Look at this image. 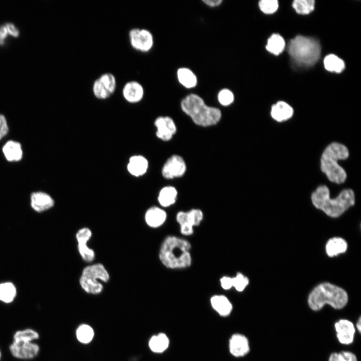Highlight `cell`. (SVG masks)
Returning a JSON list of instances; mask_svg holds the SVG:
<instances>
[{
  "instance_id": "6da1fadb",
  "label": "cell",
  "mask_w": 361,
  "mask_h": 361,
  "mask_svg": "<svg viewBox=\"0 0 361 361\" xmlns=\"http://www.w3.org/2000/svg\"><path fill=\"white\" fill-rule=\"evenodd\" d=\"M311 200L314 206L327 216L337 218L354 205L355 194L351 189H344L336 197L331 199L328 187L321 185L312 193Z\"/></svg>"
},
{
  "instance_id": "7a4b0ae2",
  "label": "cell",
  "mask_w": 361,
  "mask_h": 361,
  "mask_svg": "<svg viewBox=\"0 0 361 361\" xmlns=\"http://www.w3.org/2000/svg\"><path fill=\"white\" fill-rule=\"evenodd\" d=\"M191 248V245L187 240L175 236H168L161 245L159 258L167 268H187L192 264Z\"/></svg>"
},
{
  "instance_id": "3957f363",
  "label": "cell",
  "mask_w": 361,
  "mask_h": 361,
  "mask_svg": "<svg viewBox=\"0 0 361 361\" xmlns=\"http://www.w3.org/2000/svg\"><path fill=\"white\" fill-rule=\"evenodd\" d=\"M348 296L343 288L329 282L321 283L309 293L307 302L309 307L313 311L321 310L326 304L335 309H341L348 302Z\"/></svg>"
},
{
  "instance_id": "277c9868",
  "label": "cell",
  "mask_w": 361,
  "mask_h": 361,
  "mask_svg": "<svg viewBox=\"0 0 361 361\" xmlns=\"http://www.w3.org/2000/svg\"><path fill=\"white\" fill-rule=\"evenodd\" d=\"M349 156L347 148L343 144L333 142L327 146L320 158V169L332 183H343L347 177L345 170L339 165L338 161Z\"/></svg>"
},
{
  "instance_id": "5b68a950",
  "label": "cell",
  "mask_w": 361,
  "mask_h": 361,
  "mask_svg": "<svg viewBox=\"0 0 361 361\" xmlns=\"http://www.w3.org/2000/svg\"><path fill=\"white\" fill-rule=\"evenodd\" d=\"M182 110L189 116L197 125L208 127L217 124L222 117L220 110L207 106L203 99L195 94H191L183 99L180 104Z\"/></svg>"
},
{
  "instance_id": "8992f818",
  "label": "cell",
  "mask_w": 361,
  "mask_h": 361,
  "mask_svg": "<svg viewBox=\"0 0 361 361\" xmlns=\"http://www.w3.org/2000/svg\"><path fill=\"white\" fill-rule=\"evenodd\" d=\"M288 52L297 64L310 67L318 61L321 54V47L317 40L298 35L290 41Z\"/></svg>"
},
{
  "instance_id": "52a82bcc",
  "label": "cell",
  "mask_w": 361,
  "mask_h": 361,
  "mask_svg": "<svg viewBox=\"0 0 361 361\" xmlns=\"http://www.w3.org/2000/svg\"><path fill=\"white\" fill-rule=\"evenodd\" d=\"M109 278V274L103 265L97 263L83 269L79 282L82 289L87 293L98 294L103 289L102 284L98 280L107 282Z\"/></svg>"
},
{
  "instance_id": "ba28073f",
  "label": "cell",
  "mask_w": 361,
  "mask_h": 361,
  "mask_svg": "<svg viewBox=\"0 0 361 361\" xmlns=\"http://www.w3.org/2000/svg\"><path fill=\"white\" fill-rule=\"evenodd\" d=\"M116 87L117 80L115 75L110 72H106L94 80L92 92L97 99L105 100L115 92Z\"/></svg>"
},
{
  "instance_id": "9c48e42d",
  "label": "cell",
  "mask_w": 361,
  "mask_h": 361,
  "mask_svg": "<svg viewBox=\"0 0 361 361\" xmlns=\"http://www.w3.org/2000/svg\"><path fill=\"white\" fill-rule=\"evenodd\" d=\"M128 39L131 47L140 52H147L152 48L153 37L147 29L134 28L128 32Z\"/></svg>"
},
{
  "instance_id": "30bf717a",
  "label": "cell",
  "mask_w": 361,
  "mask_h": 361,
  "mask_svg": "<svg viewBox=\"0 0 361 361\" xmlns=\"http://www.w3.org/2000/svg\"><path fill=\"white\" fill-rule=\"evenodd\" d=\"M203 213L200 209H194L188 212L180 211L176 217L180 226L181 233L190 236L194 233V227L199 226L203 219Z\"/></svg>"
},
{
  "instance_id": "8fae6325",
  "label": "cell",
  "mask_w": 361,
  "mask_h": 361,
  "mask_svg": "<svg viewBox=\"0 0 361 361\" xmlns=\"http://www.w3.org/2000/svg\"><path fill=\"white\" fill-rule=\"evenodd\" d=\"M9 348L13 357L22 360L33 359L38 355L40 351L39 345L35 342H12Z\"/></svg>"
},
{
  "instance_id": "7c38bea8",
  "label": "cell",
  "mask_w": 361,
  "mask_h": 361,
  "mask_svg": "<svg viewBox=\"0 0 361 361\" xmlns=\"http://www.w3.org/2000/svg\"><path fill=\"white\" fill-rule=\"evenodd\" d=\"M187 169L186 162L178 155H171L165 161L162 168L161 173L166 179H172L182 176Z\"/></svg>"
},
{
  "instance_id": "4fadbf2b",
  "label": "cell",
  "mask_w": 361,
  "mask_h": 361,
  "mask_svg": "<svg viewBox=\"0 0 361 361\" xmlns=\"http://www.w3.org/2000/svg\"><path fill=\"white\" fill-rule=\"evenodd\" d=\"M154 124L157 130V137L163 141H169L176 133V127L173 119L169 116H159L156 118Z\"/></svg>"
},
{
  "instance_id": "5bb4252c",
  "label": "cell",
  "mask_w": 361,
  "mask_h": 361,
  "mask_svg": "<svg viewBox=\"0 0 361 361\" xmlns=\"http://www.w3.org/2000/svg\"><path fill=\"white\" fill-rule=\"evenodd\" d=\"M92 236V232L88 228H83L76 233L78 250L82 259L86 262H91L95 258L94 251L87 245V242Z\"/></svg>"
},
{
  "instance_id": "9a60e30c",
  "label": "cell",
  "mask_w": 361,
  "mask_h": 361,
  "mask_svg": "<svg viewBox=\"0 0 361 361\" xmlns=\"http://www.w3.org/2000/svg\"><path fill=\"white\" fill-rule=\"evenodd\" d=\"M334 327L337 338L340 343L346 345L352 343L355 329L352 322L341 319L335 323Z\"/></svg>"
},
{
  "instance_id": "2e32d148",
  "label": "cell",
  "mask_w": 361,
  "mask_h": 361,
  "mask_svg": "<svg viewBox=\"0 0 361 361\" xmlns=\"http://www.w3.org/2000/svg\"><path fill=\"white\" fill-rule=\"evenodd\" d=\"M124 99L128 103L135 104L140 102L144 95V90L141 84L135 80L127 82L122 89Z\"/></svg>"
},
{
  "instance_id": "e0dca14e",
  "label": "cell",
  "mask_w": 361,
  "mask_h": 361,
  "mask_svg": "<svg viewBox=\"0 0 361 361\" xmlns=\"http://www.w3.org/2000/svg\"><path fill=\"white\" fill-rule=\"evenodd\" d=\"M229 349L230 353L234 356H245L250 351L248 338L241 334H233L229 341Z\"/></svg>"
},
{
  "instance_id": "ac0fdd59",
  "label": "cell",
  "mask_w": 361,
  "mask_h": 361,
  "mask_svg": "<svg viewBox=\"0 0 361 361\" xmlns=\"http://www.w3.org/2000/svg\"><path fill=\"white\" fill-rule=\"evenodd\" d=\"M54 201L48 194L37 192L32 194L31 196V205L32 208L38 212H43L52 208Z\"/></svg>"
},
{
  "instance_id": "d6986e66",
  "label": "cell",
  "mask_w": 361,
  "mask_h": 361,
  "mask_svg": "<svg viewBox=\"0 0 361 361\" xmlns=\"http://www.w3.org/2000/svg\"><path fill=\"white\" fill-rule=\"evenodd\" d=\"M148 167V162L144 156L135 155L129 158L127 169L132 175L138 177L145 174Z\"/></svg>"
},
{
  "instance_id": "ffe728a7",
  "label": "cell",
  "mask_w": 361,
  "mask_h": 361,
  "mask_svg": "<svg viewBox=\"0 0 361 361\" xmlns=\"http://www.w3.org/2000/svg\"><path fill=\"white\" fill-rule=\"evenodd\" d=\"M293 109L284 101H278L273 105L271 116L276 121L281 122L289 119L293 115Z\"/></svg>"
},
{
  "instance_id": "44dd1931",
  "label": "cell",
  "mask_w": 361,
  "mask_h": 361,
  "mask_svg": "<svg viewBox=\"0 0 361 361\" xmlns=\"http://www.w3.org/2000/svg\"><path fill=\"white\" fill-rule=\"evenodd\" d=\"M166 219V212L156 206L149 208L145 214V222L147 225L151 228L160 227L164 223Z\"/></svg>"
},
{
  "instance_id": "7402d4cb",
  "label": "cell",
  "mask_w": 361,
  "mask_h": 361,
  "mask_svg": "<svg viewBox=\"0 0 361 361\" xmlns=\"http://www.w3.org/2000/svg\"><path fill=\"white\" fill-rule=\"evenodd\" d=\"M210 301L214 309L221 316H228L232 310V304L225 295H214L211 297Z\"/></svg>"
},
{
  "instance_id": "603a6c76",
  "label": "cell",
  "mask_w": 361,
  "mask_h": 361,
  "mask_svg": "<svg viewBox=\"0 0 361 361\" xmlns=\"http://www.w3.org/2000/svg\"><path fill=\"white\" fill-rule=\"evenodd\" d=\"M347 249L346 241L340 237H333L329 239L325 245L326 254L330 257L344 253Z\"/></svg>"
},
{
  "instance_id": "cb8c5ba5",
  "label": "cell",
  "mask_w": 361,
  "mask_h": 361,
  "mask_svg": "<svg viewBox=\"0 0 361 361\" xmlns=\"http://www.w3.org/2000/svg\"><path fill=\"white\" fill-rule=\"evenodd\" d=\"M3 152L7 160L18 161L23 156V151L21 144L17 141L10 140L8 141L3 147Z\"/></svg>"
},
{
  "instance_id": "d4e9b609",
  "label": "cell",
  "mask_w": 361,
  "mask_h": 361,
  "mask_svg": "<svg viewBox=\"0 0 361 361\" xmlns=\"http://www.w3.org/2000/svg\"><path fill=\"white\" fill-rule=\"evenodd\" d=\"M177 192L172 186H166L160 191L158 196V201L163 207H169L175 203Z\"/></svg>"
},
{
  "instance_id": "484cf974",
  "label": "cell",
  "mask_w": 361,
  "mask_h": 361,
  "mask_svg": "<svg viewBox=\"0 0 361 361\" xmlns=\"http://www.w3.org/2000/svg\"><path fill=\"white\" fill-rule=\"evenodd\" d=\"M40 338L39 332L31 328H27L16 331L13 335L14 342H34Z\"/></svg>"
},
{
  "instance_id": "4316f807",
  "label": "cell",
  "mask_w": 361,
  "mask_h": 361,
  "mask_svg": "<svg viewBox=\"0 0 361 361\" xmlns=\"http://www.w3.org/2000/svg\"><path fill=\"white\" fill-rule=\"evenodd\" d=\"M169 342L167 336L164 333H160L151 337L149 341V346L152 351L160 353L167 348Z\"/></svg>"
},
{
  "instance_id": "83f0119b",
  "label": "cell",
  "mask_w": 361,
  "mask_h": 361,
  "mask_svg": "<svg viewBox=\"0 0 361 361\" xmlns=\"http://www.w3.org/2000/svg\"><path fill=\"white\" fill-rule=\"evenodd\" d=\"M285 46V41L282 37L278 34H274L268 39L266 49L270 53L278 55L283 51Z\"/></svg>"
},
{
  "instance_id": "f1b7e54d",
  "label": "cell",
  "mask_w": 361,
  "mask_h": 361,
  "mask_svg": "<svg viewBox=\"0 0 361 361\" xmlns=\"http://www.w3.org/2000/svg\"><path fill=\"white\" fill-rule=\"evenodd\" d=\"M177 78L180 83L187 88L195 87L197 79L194 73L190 69L182 68L177 70Z\"/></svg>"
},
{
  "instance_id": "f546056e",
  "label": "cell",
  "mask_w": 361,
  "mask_h": 361,
  "mask_svg": "<svg viewBox=\"0 0 361 361\" xmlns=\"http://www.w3.org/2000/svg\"><path fill=\"white\" fill-rule=\"evenodd\" d=\"M323 64L326 70L336 73L341 72L345 68L343 61L334 54L327 55L323 60Z\"/></svg>"
},
{
  "instance_id": "4dcf8cb0",
  "label": "cell",
  "mask_w": 361,
  "mask_h": 361,
  "mask_svg": "<svg viewBox=\"0 0 361 361\" xmlns=\"http://www.w3.org/2000/svg\"><path fill=\"white\" fill-rule=\"evenodd\" d=\"M16 296V289L11 283L0 284V301L6 303L12 302Z\"/></svg>"
},
{
  "instance_id": "1f68e13d",
  "label": "cell",
  "mask_w": 361,
  "mask_h": 361,
  "mask_svg": "<svg viewBox=\"0 0 361 361\" xmlns=\"http://www.w3.org/2000/svg\"><path fill=\"white\" fill-rule=\"evenodd\" d=\"M314 0H295L292 3V7L297 13L300 15H307L314 9Z\"/></svg>"
},
{
  "instance_id": "d6a6232c",
  "label": "cell",
  "mask_w": 361,
  "mask_h": 361,
  "mask_svg": "<svg viewBox=\"0 0 361 361\" xmlns=\"http://www.w3.org/2000/svg\"><path fill=\"white\" fill-rule=\"evenodd\" d=\"M76 336L80 342L87 343L92 339L94 336V331L89 325L82 324L77 328Z\"/></svg>"
},
{
  "instance_id": "836d02e7",
  "label": "cell",
  "mask_w": 361,
  "mask_h": 361,
  "mask_svg": "<svg viewBox=\"0 0 361 361\" xmlns=\"http://www.w3.org/2000/svg\"><path fill=\"white\" fill-rule=\"evenodd\" d=\"M232 287L239 291H243L249 283V280L241 273H237L236 276L232 277Z\"/></svg>"
},
{
  "instance_id": "e575fe53",
  "label": "cell",
  "mask_w": 361,
  "mask_h": 361,
  "mask_svg": "<svg viewBox=\"0 0 361 361\" xmlns=\"http://www.w3.org/2000/svg\"><path fill=\"white\" fill-rule=\"evenodd\" d=\"M259 7L264 13L271 14L278 9V2L277 0H261L259 2Z\"/></svg>"
},
{
  "instance_id": "d590c367",
  "label": "cell",
  "mask_w": 361,
  "mask_h": 361,
  "mask_svg": "<svg viewBox=\"0 0 361 361\" xmlns=\"http://www.w3.org/2000/svg\"><path fill=\"white\" fill-rule=\"evenodd\" d=\"M218 98L221 104L223 106H228L233 103L234 97L230 90L224 89L219 92Z\"/></svg>"
},
{
  "instance_id": "8d00e7d4",
  "label": "cell",
  "mask_w": 361,
  "mask_h": 361,
  "mask_svg": "<svg viewBox=\"0 0 361 361\" xmlns=\"http://www.w3.org/2000/svg\"><path fill=\"white\" fill-rule=\"evenodd\" d=\"M339 361H357L355 355L348 351H342L337 353Z\"/></svg>"
},
{
  "instance_id": "74e56055",
  "label": "cell",
  "mask_w": 361,
  "mask_h": 361,
  "mask_svg": "<svg viewBox=\"0 0 361 361\" xmlns=\"http://www.w3.org/2000/svg\"><path fill=\"white\" fill-rule=\"evenodd\" d=\"M8 131L7 120L4 115L0 114V140L8 134Z\"/></svg>"
},
{
  "instance_id": "f35d334b",
  "label": "cell",
  "mask_w": 361,
  "mask_h": 361,
  "mask_svg": "<svg viewBox=\"0 0 361 361\" xmlns=\"http://www.w3.org/2000/svg\"><path fill=\"white\" fill-rule=\"evenodd\" d=\"M221 287L225 290H229L232 287V277L223 276L220 279Z\"/></svg>"
},
{
  "instance_id": "ab89813d",
  "label": "cell",
  "mask_w": 361,
  "mask_h": 361,
  "mask_svg": "<svg viewBox=\"0 0 361 361\" xmlns=\"http://www.w3.org/2000/svg\"><path fill=\"white\" fill-rule=\"evenodd\" d=\"M6 27L8 33H9L11 35L14 37H17L19 35V31L13 24H7Z\"/></svg>"
},
{
  "instance_id": "60d3db41",
  "label": "cell",
  "mask_w": 361,
  "mask_h": 361,
  "mask_svg": "<svg viewBox=\"0 0 361 361\" xmlns=\"http://www.w3.org/2000/svg\"><path fill=\"white\" fill-rule=\"evenodd\" d=\"M203 2L207 6L211 7H215L220 5L223 1L222 0H203Z\"/></svg>"
},
{
  "instance_id": "b9f144b4",
  "label": "cell",
  "mask_w": 361,
  "mask_h": 361,
  "mask_svg": "<svg viewBox=\"0 0 361 361\" xmlns=\"http://www.w3.org/2000/svg\"><path fill=\"white\" fill-rule=\"evenodd\" d=\"M8 34L7 28L5 26H3L0 28V44L4 43V40Z\"/></svg>"
},
{
  "instance_id": "7bdbcfd3",
  "label": "cell",
  "mask_w": 361,
  "mask_h": 361,
  "mask_svg": "<svg viewBox=\"0 0 361 361\" xmlns=\"http://www.w3.org/2000/svg\"><path fill=\"white\" fill-rule=\"evenodd\" d=\"M328 361H339L338 358L337 353L333 352L330 354L328 358Z\"/></svg>"
},
{
  "instance_id": "ee69618b",
  "label": "cell",
  "mask_w": 361,
  "mask_h": 361,
  "mask_svg": "<svg viewBox=\"0 0 361 361\" xmlns=\"http://www.w3.org/2000/svg\"><path fill=\"white\" fill-rule=\"evenodd\" d=\"M356 328H357L358 332H359V333H360V331H361V319H360V317H359L358 318V320H357V322H356Z\"/></svg>"
},
{
  "instance_id": "f6af8a7d",
  "label": "cell",
  "mask_w": 361,
  "mask_h": 361,
  "mask_svg": "<svg viewBox=\"0 0 361 361\" xmlns=\"http://www.w3.org/2000/svg\"><path fill=\"white\" fill-rule=\"evenodd\" d=\"M1 358H2V351H1V348H0V361L1 360Z\"/></svg>"
}]
</instances>
